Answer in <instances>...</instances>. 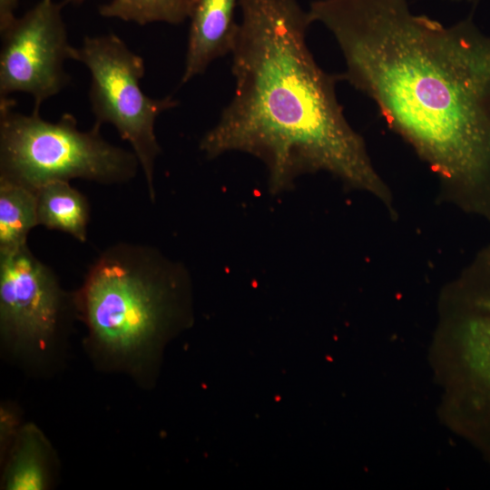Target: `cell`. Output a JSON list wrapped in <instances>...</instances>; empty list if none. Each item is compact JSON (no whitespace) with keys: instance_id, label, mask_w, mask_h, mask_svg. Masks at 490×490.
<instances>
[{"instance_id":"1","label":"cell","mask_w":490,"mask_h":490,"mask_svg":"<svg viewBox=\"0 0 490 490\" xmlns=\"http://www.w3.org/2000/svg\"><path fill=\"white\" fill-rule=\"evenodd\" d=\"M348 82L439 181V198L490 210V35L471 15L445 25L407 0H314Z\"/></svg>"},{"instance_id":"2","label":"cell","mask_w":490,"mask_h":490,"mask_svg":"<svg viewBox=\"0 0 490 490\" xmlns=\"http://www.w3.org/2000/svg\"><path fill=\"white\" fill-rule=\"evenodd\" d=\"M239 7L230 54L234 93L201 151L208 159L232 152L256 157L272 193L292 189L301 175L325 172L391 210L389 188L338 102L340 74L323 70L308 45L309 11L297 0H240Z\"/></svg>"},{"instance_id":"3","label":"cell","mask_w":490,"mask_h":490,"mask_svg":"<svg viewBox=\"0 0 490 490\" xmlns=\"http://www.w3.org/2000/svg\"><path fill=\"white\" fill-rule=\"evenodd\" d=\"M189 288L185 267L142 243L106 247L75 293L91 338L120 356L141 351L181 314Z\"/></svg>"},{"instance_id":"4","label":"cell","mask_w":490,"mask_h":490,"mask_svg":"<svg viewBox=\"0 0 490 490\" xmlns=\"http://www.w3.org/2000/svg\"><path fill=\"white\" fill-rule=\"evenodd\" d=\"M101 127L93 123L82 131L71 113L57 122L44 120L35 109L24 114L9 96L0 97V179L35 191L56 181H132L140 167L135 153L106 141Z\"/></svg>"},{"instance_id":"5","label":"cell","mask_w":490,"mask_h":490,"mask_svg":"<svg viewBox=\"0 0 490 490\" xmlns=\"http://www.w3.org/2000/svg\"><path fill=\"white\" fill-rule=\"evenodd\" d=\"M72 60L89 71L88 97L94 123L112 124L130 143L145 177L149 197L154 201V168L162 151L155 122L161 113L178 106V101L171 95L152 98L143 93L144 60L114 34L85 36L74 47Z\"/></svg>"},{"instance_id":"6","label":"cell","mask_w":490,"mask_h":490,"mask_svg":"<svg viewBox=\"0 0 490 490\" xmlns=\"http://www.w3.org/2000/svg\"><path fill=\"white\" fill-rule=\"evenodd\" d=\"M64 4L40 0L1 34L0 97L24 93L34 109L70 83L64 62L72 60L71 45L62 16Z\"/></svg>"},{"instance_id":"7","label":"cell","mask_w":490,"mask_h":490,"mask_svg":"<svg viewBox=\"0 0 490 490\" xmlns=\"http://www.w3.org/2000/svg\"><path fill=\"white\" fill-rule=\"evenodd\" d=\"M74 304L75 294L62 289L53 269L28 245L0 255V328L5 338L44 347Z\"/></svg>"},{"instance_id":"8","label":"cell","mask_w":490,"mask_h":490,"mask_svg":"<svg viewBox=\"0 0 490 490\" xmlns=\"http://www.w3.org/2000/svg\"><path fill=\"white\" fill-rule=\"evenodd\" d=\"M240 0H195L181 83L202 74L217 59L231 54L239 34L235 11Z\"/></svg>"},{"instance_id":"9","label":"cell","mask_w":490,"mask_h":490,"mask_svg":"<svg viewBox=\"0 0 490 490\" xmlns=\"http://www.w3.org/2000/svg\"><path fill=\"white\" fill-rule=\"evenodd\" d=\"M38 224L71 235L80 242L87 240L90 203L69 181L48 182L36 191Z\"/></svg>"},{"instance_id":"10","label":"cell","mask_w":490,"mask_h":490,"mask_svg":"<svg viewBox=\"0 0 490 490\" xmlns=\"http://www.w3.org/2000/svg\"><path fill=\"white\" fill-rule=\"evenodd\" d=\"M37 225L36 191L0 179V255L26 246L29 232Z\"/></svg>"},{"instance_id":"11","label":"cell","mask_w":490,"mask_h":490,"mask_svg":"<svg viewBox=\"0 0 490 490\" xmlns=\"http://www.w3.org/2000/svg\"><path fill=\"white\" fill-rule=\"evenodd\" d=\"M44 444L33 426L24 427L15 446L5 475V488L39 490L46 485Z\"/></svg>"},{"instance_id":"12","label":"cell","mask_w":490,"mask_h":490,"mask_svg":"<svg viewBox=\"0 0 490 490\" xmlns=\"http://www.w3.org/2000/svg\"><path fill=\"white\" fill-rule=\"evenodd\" d=\"M195 0H110L99 8L106 18L145 25L152 23L180 24L189 19Z\"/></svg>"},{"instance_id":"13","label":"cell","mask_w":490,"mask_h":490,"mask_svg":"<svg viewBox=\"0 0 490 490\" xmlns=\"http://www.w3.org/2000/svg\"><path fill=\"white\" fill-rule=\"evenodd\" d=\"M18 0H0V34L5 33L17 18Z\"/></svg>"},{"instance_id":"14","label":"cell","mask_w":490,"mask_h":490,"mask_svg":"<svg viewBox=\"0 0 490 490\" xmlns=\"http://www.w3.org/2000/svg\"><path fill=\"white\" fill-rule=\"evenodd\" d=\"M84 1L85 0H64V4H72V5H81Z\"/></svg>"},{"instance_id":"15","label":"cell","mask_w":490,"mask_h":490,"mask_svg":"<svg viewBox=\"0 0 490 490\" xmlns=\"http://www.w3.org/2000/svg\"><path fill=\"white\" fill-rule=\"evenodd\" d=\"M445 1L458 2V3L465 2V3L475 4V3L479 2L480 0H445Z\"/></svg>"}]
</instances>
